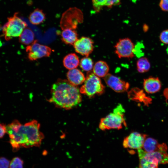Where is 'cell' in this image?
Segmentation results:
<instances>
[{"label":"cell","mask_w":168,"mask_h":168,"mask_svg":"<svg viewBox=\"0 0 168 168\" xmlns=\"http://www.w3.org/2000/svg\"><path fill=\"white\" fill-rule=\"evenodd\" d=\"M19 41L24 45H29L34 40V34L30 28H26L19 37Z\"/></svg>","instance_id":"ffe728a7"},{"label":"cell","mask_w":168,"mask_h":168,"mask_svg":"<svg viewBox=\"0 0 168 168\" xmlns=\"http://www.w3.org/2000/svg\"><path fill=\"white\" fill-rule=\"evenodd\" d=\"M28 57L31 61H34L44 57H49L52 50L49 47L42 45L35 40L26 48Z\"/></svg>","instance_id":"52a82bcc"},{"label":"cell","mask_w":168,"mask_h":168,"mask_svg":"<svg viewBox=\"0 0 168 168\" xmlns=\"http://www.w3.org/2000/svg\"><path fill=\"white\" fill-rule=\"evenodd\" d=\"M76 52L80 54L88 57L93 51V42L89 38L82 37L77 40L73 44Z\"/></svg>","instance_id":"7c38bea8"},{"label":"cell","mask_w":168,"mask_h":168,"mask_svg":"<svg viewBox=\"0 0 168 168\" xmlns=\"http://www.w3.org/2000/svg\"><path fill=\"white\" fill-rule=\"evenodd\" d=\"M147 135L137 132L131 133L126 137L123 142L124 147L131 149L142 148Z\"/></svg>","instance_id":"9c48e42d"},{"label":"cell","mask_w":168,"mask_h":168,"mask_svg":"<svg viewBox=\"0 0 168 168\" xmlns=\"http://www.w3.org/2000/svg\"><path fill=\"white\" fill-rule=\"evenodd\" d=\"M66 76L68 81L75 86L82 84L86 79L84 74L76 68L69 70L67 73Z\"/></svg>","instance_id":"9a60e30c"},{"label":"cell","mask_w":168,"mask_h":168,"mask_svg":"<svg viewBox=\"0 0 168 168\" xmlns=\"http://www.w3.org/2000/svg\"><path fill=\"white\" fill-rule=\"evenodd\" d=\"M23 161L19 157H15L10 163V168H23Z\"/></svg>","instance_id":"603a6c76"},{"label":"cell","mask_w":168,"mask_h":168,"mask_svg":"<svg viewBox=\"0 0 168 168\" xmlns=\"http://www.w3.org/2000/svg\"><path fill=\"white\" fill-rule=\"evenodd\" d=\"M82 15L81 11L76 8H70L64 12L60 21L62 30L71 29L75 30L78 23L82 20Z\"/></svg>","instance_id":"8992f818"},{"label":"cell","mask_w":168,"mask_h":168,"mask_svg":"<svg viewBox=\"0 0 168 168\" xmlns=\"http://www.w3.org/2000/svg\"><path fill=\"white\" fill-rule=\"evenodd\" d=\"M107 0H92L93 8L96 12H99L103 7L105 6Z\"/></svg>","instance_id":"cb8c5ba5"},{"label":"cell","mask_w":168,"mask_h":168,"mask_svg":"<svg viewBox=\"0 0 168 168\" xmlns=\"http://www.w3.org/2000/svg\"><path fill=\"white\" fill-rule=\"evenodd\" d=\"M125 110L121 104L118 105L105 117L101 118L99 128L101 130L119 129L126 127L127 124L124 115Z\"/></svg>","instance_id":"3957f363"},{"label":"cell","mask_w":168,"mask_h":168,"mask_svg":"<svg viewBox=\"0 0 168 168\" xmlns=\"http://www.w3.org/2000/svg\"><path fill=\"white\" fill-rule=\"evenodd\" d=\"M29 19L31 24L34 25H38L45 20V16L42 10L36 9L30 14Z\"/></svg>","instance_id":"d6986e66"},{"label":"cell","mask_w":168,"mask_h":168,"mask_svg":"<svg viewBox=\"0 0 168 168\" xmlns=\"http://www.w3.org/2000/svg\"><path fill=\"white\" fill-rule=\"evenodd\" d=\"M120 3V0H107L105 6L110 8L113 6L118 5Z\"/></svg>","instance_id":"83f0119b"},{"label":"cell","mask_w":168,"mask_h":168,"mask_svg":"<svg viewBox=\"0 0 168 168\" xmlns=\"http://www.w3.org/2000/svg\"><path fill=\"white\" fill-rule=\"evenodd\" d=\"M150 64L148 59L146 58H140L137 63L138 71L140 73L148 72L150 68Z\"/></svg>","instance_id":"44dd1931"},{"label":"cell","mask_w":168,"mask_h":168,"mask_svg":"<svg viewBox=\"0 0 168 168\" xmlns=\"http://www.w3.org/2000/svg\"><path fill=\"white\" fill-rule=\"evenodd\" d=\"M80 68L84 71L90 72L93 67V62L92 59L85 57L82 58L80 62Z\"/></svg>","instance_id":"7402d4cb"},{"label":"cell","mask_w":168,"mask_h":168,"mask_svg":"<svg viewBox=\"0 0 168 168\" xmlns=\"http://www.w3.org/2000/svg\"><path fill=\"white\" fill-rule=\"evenodd\" d=\"M7 133L6 126L0 123V138H2Z\"/></svg>","instance_id":"f1b7e54d"},{"label":"cell","mask_w":168,"mask_h":168,"mask_svg":"<svg viewBox=\"0 0 168 168\" xmlns=\"http://www.w3.org/2000/svg\"><path fill=\"white\" fill-rule=\"evenodd\" d=\"M27 26L26 23L15 13L8 18V21L3 28L2 32L5 40H9L13 37H19Z\"/></svg>","instance_id":"5b68a950"},{"label":"cell","mask_w":168,"mask_h":168,"mask_svg":"<svg viewBox=\"0 0 168 168\" xmlns=\"http://www.w3.org/2000/svg\"><path fill=\"white\" fill-rule=\"evenodd\" d=\"M134 45L128 38L120 39L114 46L115 53L120 58H131L134 56Z\"/></svg>","instance_id":"ba28073f"},{"label":"cell","mask_w":168,"mask_h":168,"mask_svg":"<svg viewBox=\"0 0 168 168\" xmlns=\"http://www.w3.org/2000/svg\"><path fill=\"white\" fill-rule=\"evenodd\" d=\"M143 88L148 93H154L158 91L161 87V83L158 77H149L144 80Z\"/></svg>","instance_id":"5bb4252c"},{"label":"cell","mask_w":168,"mask_h":168,"mask_svg":"<svg viewBox=\"0 0 168 168\" xmlns=\"http://www.w3.org/2000/svg\"><path fill=\"white\" fill-rule=\"evenodd\" d=\"M84 84L81 86L80 93L91 98L103 94L105 87L99 77L93 72H89L87 74Z\"/></svg>","instance_id":"277c9868"},{"label":"cell","mask_w":168,"mask_h":168,"mask_svg":"<svg viewBox=\"0 0 168 168\" xmlns=\"http://www.w3.org/2000/svg\"><path fill=\"white\" fill-rule=\"evenodd\" d=\"M139 163L138 168H158V161L152 152H147L142 148L138 149Z\"/></svg>","instance_id":"30bf717a"},{"label":"cell","mask_w":168,"mask_h":168,"mask_svg":"<svg viewBox=\"0 0 168 168\" xmlns=\"http://www.w3.org/2000/svg\"><path fill=\"white\" fill-rule=\"evenodd\" d=\"M159 6L162 11L168 12V0H160Z\"/></svg>","instance_id":"4316f807"},{"label":"cell","mask_w":168,"mask_h":168,"mask_svg":"<svg viewBox=\"0 0 168 168\" xmlns=\"http://www.w3.org/2000/svg\"><path fill=\"white\" fill-rule=\"evenodd\" d=\"M80 89L68 80L59 79L52 86L49 101L65 110L75 107L82 101Z\"/></svg>","instance_id":"7a4b0ae2"},{"label":"cell","mask_w":168,"mask_h":168,"mask_svg":"<svg viewBox=\"0 0 168 168\" xmlns=\"http://www.w3.org/2000/svg\"><path fill=\"white\" fill-rule=\"evenodd\" d=\"M61 35L62 40L67 44L73 45L78 39V35L74 29L63 30Z\"/></svg>","instance_id":"2e32d148"},{"label":"cell","mask_w":168,"mask_h":168,"mask_svg":"<svg viewBox=\"0 0 168 168\" xmlns=\"http://www.w3.org/2000/svg\"><path fill=\"white\" fill-rule=\"evenodd\" d=\"M107 85L112 89L117 92H122L127 91L129 85L118 77L108 73L104 77Z\"/></svg>","instance_id":"8fae6325"},{"label":"cell","mask_w":168,"mask_h":168,"mask_svg":"<svg viewBox=\"0 0 168 168\" xmlns=\"http://www.w3.org/2000/svg\"><path fill=\"white\" fill-rule=\"evenodd\" d=\"M142 148L147 152L159 151H167V150L166 144H159L156 140L151 138L145 139Z\"/></svg>","instance_id":"4fadbf2b"},{"label":"cell","mask_w":168,"mask_h":168,"mask_svg":"<svg viewBox=\"0 0 168 168\" xmlns=\"http://www.w3.org/2000/svg\"><path fill=\"white\" fill-rule=\"evenodd\" d=\"M159 38L162 43L168 44V29L162 31L160 35Z\"/></svg>","instance_id":"d4e9b609"},{"label":"cell","mask_w":168,"mask_h":168,"mask_svg":"<svg viewBox=\"0 0 168 168\" xmlns=\"http://www.w3.org/2000/svg\"><path fill=\"white\" fill-rule=\"evenodd\" d=\"M40 128V124L35 120L24 124L15 120L7 125V133L13 151L21 147L40 146L44 137Z\"/></svg>","instance_id":"6da1fadb"},{"label":"cell","mask_w":168,"mask_h":168,"mask_svg":"<svg viewBox=\"0 0 168 168\" xmlns=\"http://www.w3.org/2000/svg\"><path fill=\"white\" fill-rule=\"evenodd\" d=\"M63 63L66 68L71 70L77 67L80 64V61L78 56L75 54L71 53L64 57Z\"/></svg>","instance_id":"e0dca14e"},{"label":"cell","mask_w":168,"mask_h":168,"mask_svg":"<svg viewBox=\"0 0 168 168\" xmlns=\"http://www.w3.org/2000/svg\"><path fill=\"white\" fill-rule=\"evenodd\" d=\"M109 67L105 62L99 61L96 62L93 67V73L99 77H105L108 73Z\"/></svg>","instance_id":"ac0fdd59"},{"label":"cell","mask_w":168,"mask_h":168,"mask_svg":"<svg viewBox=\"0 0 168 168\" xmlns=\"http://www.w3.org/2000/svg\"><path fill=\"white\" fill-rule=\"evenodd\" d=\"M10 161L4 157H0V168H9Z\"/></svg>","instance_id":"484cf974"}]
</instances>
